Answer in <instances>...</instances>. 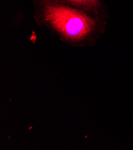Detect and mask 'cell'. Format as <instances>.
<instances>
[{"mask_svg": "<svg viewBox=\"0 0 133 150\" xmlns=\"http://www.w3.org/2000/svg\"><path fill=\"white\" fill-rule=\"evenodd\" d=\"M32 6L35 22L70 46H89L103 29L105 16L53 0H32Z\"/></svg>", "mask_w": 133, "mask_h": 150, "instance_id": "cell-1", "label": "cell"}, {"mask_svg": "<svg viewBox=\"0 0 133 150\" xmlns=\"http://www.w3.org/2000/svg\"><path fill=\"white\" fill-rule=\"evenodd\" d=\"M105 16V5L102 0H53Z\"/></svg>", "mask_w": 133, "mask_h": 150, "instance_id": "cell-2", "label": "cell"}]
</instances>
